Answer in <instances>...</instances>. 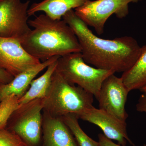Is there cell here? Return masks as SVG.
Returning a JSON list of instances; mask_svg holds the SVG:
<instances>
[{"instance_id":"ba28073f","label":"cell","mask_w":146,"mask_h":146,"mask_svg":"<svg viewBox=\"0 0 146 146\" xmlns=\"http://www.w3.org/2000/svg\"><path fill=\"white\" fill-rule=\"evenodd\" d=\"M129 92L121 77L111 75L102 84L97 98L100 109L126 121L128 115L125 105Z\"/></svg>"},{"instance_id":"5b68a950","label":"cell","mask_w":146,"mask_h":146,"mask_svg":"<svg viewBox=\"0 0 146 146\" xmlns=\"http://www.w3.org/2000/svg\"><path fill=\"white\" fill-rule=\"evenodd\" d=\"M43 99L20 105L5 128L18 135L27 146H39L42 139Z\"/></svg>"},{"instance_id":"d6986e66","label":"cell","mask_w":146,"mask_h":146,"mask_svg":"<svg viewBox=\"0 0 146 146\" xmlns=\"http://www.w3.org/2000/svg\"><path fill=\"white\" fill-rule=\"evenodd\" d=\"M13 78V76L0 68V86L9 83Z\"/></svg>"},{"instance_id":"4fadbf2b","label":"cell","mask_w":146,"mask_h":146,"mask_svg":"<svg viewBox=\"0 0 146 146\" xmlns=\"http://www.w3.org/2000/svg\"><path fill=\"white\" fill-rule=\"evenodd\" d=\"M90 0H43L34 3L28 11L29 17L36 12L43 11L46 15L55 20L62 19L63 16L71 10L78 8Z\"/></svg>"},{"instance_id":"277c9868","label":"cell","mask_w":146,"mask_h":146,"mask_svg":"<svg viewBox=\"0 0 146 146\" xmlns=\"http://www.w3.org/2000/svg\"><path fill=\"white\" fill-rule=\"evenodd\" d=\"M56 71L69 83L77 84L97 99L102 84L113 71L93 68L84 62L81 52L58 58Z\"/></svg>"},{"instance_id":"7a4b0ae2","label":"cell","mask_w":146,"mask_h":146,"mask_svg":"<svg viewBox=\"0 0 146 146\" xmlns=\"http://www.w3.org/2000/svg\"><path fill=\"white\" fill-rule=\"evenodd\" d=\"M28 23L33 29L21 42L24 49L33 57L43 62L56 56L81 52L75 34L63 19L53 20L42 14Z\"/></svg>"},{"instance_id":"e0dca14e","label":"cell","mask_w":146,"mask_h":146,"mask_svg":"<svg viewBox=\"0 0 146 146\" xmlns=\"http://www.w3.org/2000/svg\"><path fill=\"white\" fill-rule=\"evenodd\" d=\"M19 99L15 95H10L0 102V129L5 128L11 116L19 107Z\"/></svg>"},{"instance_id":"44dd1931","label":"cell","mask_w":146,"mask_h":146,"mask_svg":"<svg viewBox=\"0 0 146 146\" xmlns=\"http://www.w3.org/2000/svg\"><path fill=\"white\" fill-rule=\"evenodd\" d=\"M136 108L138 112L146 113V93H143L140 96L136 105Z\"/></svg>"},{"instance_id":"30bf717a","label":"cell","mask_w":146,"mask_h":146,"mask_svg":"<svg viewBox=\"0 0 146 146\" xmlns=\"http://www.w3.org/2000/svg\"><path fill=\"white\" fill-rule=\"evenodd\" d=\"M78 118L98 126L105 136L110 140L117 141L119 145L125 146L128 141L131 145L135 146L128 136L126 121L102 110L92 106L80 115Z\"/></svg>"},{"instance_id":"cb8c5ba5","label":"cell","mask_w":146,"mask_h":146,"mask_svg":"<svg viewBox=\"0 0 146 146\" xmlns=\"http://www.w3.org/2000/svg\"><path fill=\"white\" fill-rule=\"evenodd\" d=\"M3 0H0V2H1V1H2Z\"/></svg>"},{"instance_id":"7c38bea8","label":"cell","mask_w":146,"mask_h":146,"mask_svg":"<svg viewBox=\"0 0 146 146\" xmlns=\"http://www.w3.org/2000/svg\"><path fill=\"white\" fill-rule=\"evenodd\" d=\"M60 57L53 56L14 77L11 81L0 86V102L4 98L10 95L19 98L23 96L28 90L31 82L40 72L48 68Z\"/></svg>"},{"instance_id":"3957f363","label":"cell","mask_w":146,"mask_h":146,"mask_svg":"<svg viewBox=\"0 0 146 146\" xmlns=\"http://www.w3.org/2000/svg\"><path fill=\"white\" fill-rule=\"evenodd\" d=\"M94 96L80 86L66 81L55 71L49 89L43 99V111L52 117L80 115L93 106Z\"/></svg>"},{"instance_id":"ffe728a7","label":"cell","mask_w":146,"mask_h":146,"mask_svg":"<svg viewBox=\"0 0 146 146\" xmlns=\"http://www.w3.org/2000/svg\"><path fill=\"white\" fill-rule=\"evenodd\" d=\"M98 138L100 146H123L115 143L111 140L108 138L102 133L98 134Z\"/></svg>"},{"instance_id":"ac0fdd59","label":"cell","mask_w":146,"mask_h":146,"mask_svg":"<svg viewBox=\"0 0 146 146\" xmlns=\"http://www.w3.org/2000/svg\"><path fill=\"white\" fill-rule=\"evenodd\" d=\"M0 146H27L15 133L6 128L0 129Z\"/></svg>"},{"instance_id":"603a6c76","label":"cell","mask_w":146,"mask_h":146,"mask_svg":"<svg viewBox=\"0 0 146 146\" xmlns=\"http://www.w3.org/2000/svg\"><path fill=\"white\" fill-rule=\"evenodd\" d=\"M143 146H146V144H145V145H144Z\"/></svg>"},{"instance_id":"9a60e30c","label":"cell","mask_w":146,"mask_h":146,"mask_svg":"<svg viewBox=\"0 0 146 146\" xmlns=\"http://www.w3.org/2000/svg\"><path fill=\"white\" fill-rule=\"evenodd\" d=\"M57 60L48 66L41 76L32 80L26 93L19 99V106L33 100L44 98L50 86L52 77L56 69Z\"/></svg>"},{"instance_id":"8fae6325","label":"cell","mask_w":146,"mask_h":146,"mask_svg":"<svg viewBox=\"0 0 146 146\" xmlns=\"http://www.w3.org/2000/svg\"><path fill=\"white\" fill-rule=\"evenodd\" d=\"M42 146H79L61 117L42 113Z\"/></svg>"},{"instance_id":"9c48e42d","label":"cell","mask_w":146,"mask_h":146,"mask_svg":"<svg viewBox=\"0 0 146 146\" xmlns=\"http://www.w3.org/2000/svg\"><path fill=\"white\" fill-rule=\"evenodd\" d=\"M41 63L27 52L20 40L0 37V68L14 77Z\"/></svg>"},{"instance_id":"6da1fadb","label":"cell","mask_w":146,"mask_h":146,"mask_svg":"<svg viewBox=\"0 0 146 146\" xmlns=\"http://www.w3.org/2000/svg\"><path fill=\"white\" fill-rule=\"evenodd\" d=\"M62 19L75 34L83 60L87 64L115 73H123L130 69L138 59L141 47L133 37L100 38L94 34L74 10L67 12Z\"/></svg>"},{"instance_id":"52a82bcc","label":"cell","mask_w":146,"mask_h":146,"mask_svg":"<svg viewBox=\"0 0 146 146\" xmlns=\"http://www.w3.org/2000/svg\"><path fill=\"white\" fill-rule=\"evenodd\" d=\"M30 1L3 0L0 2V37L21 41L31 30L28 11Z\"/></svg>"},{"instance_id":"7402d4cb","label":"cell","mask_w":146,"mask_h":146,"mask_svg":"<svg viewBox=\"0 0 146 146\" xmlns=\"http://www.w3.org/2000/svg\"><path fill=\"white\" fill-rule=\"evenodd\" d=\"M140 90L141 91V92H143V93H145V92L146 93V85L143 88H141Z\"/></svg>"},{"instance_id":"8992f818","label":"cell","mask_w":146,"mask_h":146,"mask_svg":"<svg viewBox=\"0 0 146 146\" xmlns=\"http://www.w3.org/2000/svg\"><path fill=\"white\" fill-rule=\"evenodd\" d=\"M143 0H96L88 1L74 9L77 16L87 26L92 27L98 35L104 32L106 21L113 14L123 19L129 13V4Z\"/></svg>"},{"instance_id":"2e32d148","label":"cell","mask_w":146,"mask_h":146,"mask_svg":"<svg viewBox=\"0 0 146 146\" xmlns=\"http://www.w3.org/2000/svg\"><path fill=\"white\" fill-rule=\"evenodd\" d=\"M74 136L79 146H100L99 142L89 137L82 129L76 115L69 114L61 117Z\"/></svg>"},{"instance_id":"5bb4252c","label":"cell","mask_w":146,"mask_h":146,"mask_svg":"<svg viewBox=\"0 0 146 146\" xmlns=\"http://www.w3.org/2000/svg\"><path fill=\"white\" fill-rule=\"evenodd\" d=\"M129 92L139 89L146 85V45L141 47L137 61L129 70L123 73L121 77Z\"/></svg>"}]
</instances>
